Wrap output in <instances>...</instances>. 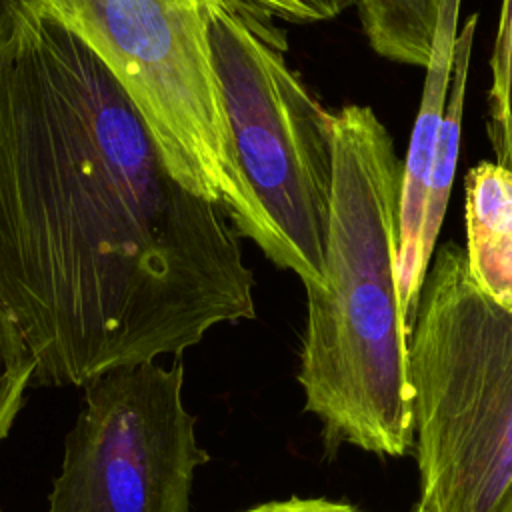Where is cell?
<instances>
[{
  "instance_id": "obj_1",
  "label": "cell",
  "mask_w": 512,
  "mask_h": 512,
  "mask_svg": "<svg viewBox=\"0 0 512 512\" xmlns=\"http://www.w3.org/2000/svg\"><path fill=\"white\" fill-rule=\"evenodd\" d=\"M240 238L96 54L32 6L0 46V308L34 380L86 386L252 320Z\"/></svg>"
},
{
  "instance_id": "obj_2",
  "label": "cell",
  "mask_w": 512,
  "mask_h": 512,
  "mask_svg": "<svg viewBox=\"0 0 512 512\" xmlns=\"http://www.w3.org/2000/svg\"><path fill=\"white\" fill-rule=\"evenodd\" d=\"M334 186L322 282L304 286L298 382L328 450L414 444L408 326L396 284L402 160L370 106L332 112Z\"/></svg>"
},
{
  "instance_id": "obj_3",
  "label": "cell",
  "mask_w": 512,
  "mask_h": 512,
  "mask_svg": "<svg viewBox=\"0 0 512 512\" xmlns=\"http://www.w3.org/2000/svg\"><path fill=\"white\" fill-rule=\"evenodd\" d=\"M420 512H512V310L454 242L430 262L408 334Z\"/></svg>"
},
{
  "instance_id": "obj_4",
  "label": "cell",
  "mask_w": 512,
  "mask_h": 512,
  "mask_svg": "<svg viewBox=\"0 0 512 512\" xmlns=\"http://www.w3.org/2000/svg\"><path fill=\"white\" fill-rule=\"evenodd\" d=\"M210 46L232 150L264 230V256L304 286L322 282L334 186V130L288 64L274 16L214 0Z\"/></svg>"
},
{
  "instance_id": "obj_5",
  "label": "cell",
  "mask_w": 512,
  "mask_h": 512,
  "mask_svg": "<svg viewBox=\"0 0 512 512\" xmlns=\"http://www.w3.org/2000/svg\"><path fill=\"white\" fill-rule=\"evenodd\" d=\"M302 22L290 0H246ZM214 0H34L78 36L124 88L168 168L192 192L226 208L258 248L264 230L240 176L210 46Z\"/></svg>"
},
{
  "instance_id": "obj_6",
  "label": "cell",
  "mask_w": 512,
  "mask_h": 512,
  "mask_svg": "<svg viewBox=\"0 0 512 512\" xmlns=\"http://www.w3.org/2000/svg\"><path fill=\"white\" fill-rule=\"evenodd\" d=\"M184 368H114L86 384L46 512H188L210 460L182 402Z\"/></svg>"
},
{
  "instance_id": "obj_7",
  "label": "cell",
  "mask_w": 512,
  "mask_h": 512,
  "mask_svg": "<svg viewBox=\"0 0 512 512\" xmlns=\"http://www.w3.org/2000/svg\"><path fill=\"white\" fill-rule=\"evenodd\" d=\"M462 0H440V12L434 32L430 60L420 98V108L410 134L406 158L402 160V188L398 212V252H396V284L402 314L408 330L412 328L422 286L426 282L428 264L422 260L420 238L426 208V188L440 124L446 112L450 88L454 46L458 38V18Z\"/></svg>"
},
{
  "instance_id": "obj_8",
  "label": "cell",
  "mask_w": 512,
  "mask_h": 512,
  "mask_svg": "<svg viewBox=\"0 0 512 512\" xmlns=\"http://www.w3.org/2000/svg\"><path fill=\"white\" fill-rule=\"evenodd\" d=\"M466 260L480 290L512 310V168L482 160L466 174Z\"/></svg>"
},
{
  "instance_id": "obj_9",
  "label": "cell",
  "mask_w": 512,
  "mask_h": 512,
  "mask_svg": "<svg viewBox=\"0 0 512 512\" xmlns=\"http://www.w3.org/2000/svg\"><path fill=\"white\" fill-rule=\"evenodd\" d=\"M476 26H478V14L472 12L464 20L454 46V64H452L448 98H446V112L440 124L434 158L430 166L424 224H422V238H420L422 260L428 266L436 250V240L444 222V214L448 208L450 190L456 174V162H458L460 138H462L460 134H462V118H464V98H466V84H468V70H470Z\"/></svg>"
},
{
  "instance_id": "obj_10",
  "label": "cell",
  "mask_w": 512,
  "mask_h": 512,
  "mask_svg": "<svg viewBox=\"0 0 512 512\" xmlns=\"http://www.w3.org/2000/svg\"><path fill=\"white\" fill-rule=\"evenodd\" d=\"M356 10L364 36L378 56L426 68L440 0H358Z\"/></svg>"
},
{
  "instance_id": "obj_11",
  "label": "cell",
  "mask_w": 512,
  "mask_h": 512,
  "mask_svg": "<svg viewBox=\"0 0 512 512\" xmlns=\"http://www.w3.org/2000/svg\"><path fill=\"white\" fill-rule=\"evenodd\" d=\"M490 70L486 134L496 162L512 168V0H502Z\"/></svg>"
},
{
  "instance_id": "obj_12",
  "label": "cell",
  "mask_w": 512,
  "mask_h": 512,
  "mask_svg": "<svg viewBox=\"0 0 512 512\" xmlns=\"http://www.w3.org/2000/svg\"><path fill=\"white\" fill-rule=\"evenodd\" d=\"M36 360L22 334L0 308V442L8 436L22 406L24 390L34 378Z\"/></svg>"
},
{
  "instance_id": "obj_13",
  "label": "cell",
  "mask_w": 512,
  "mask_h": 512,
  "mask_svg": "<svg viewBox=\"0 0 512 512\" xmlns=\"http://www.w3.org/2000/svg\"><path fill=\"white\" fill-rule=\"evenodd\" d=\"M244 512H364V510H360L350 502L330 500L324 496H314V498L290 496L286 500H272V502L258 504Z\"/></svg>"
},
{
  "instance_id": "obj_14",
  "label": "cell",
  "mask_w": 512,
  "mask_h": 512,
  "mask_svg": "<svg viewBox=\"0 0 512 512\" xmlns=\"http://www.w3.org/2000/svg\"><path fill=\"white\" fill-rule=\"evenodd\" d=\"M300 16L302 22H324L340 16L348 8H356L358 0H290Z\"/></svg>"
},
{
  "instance_id": "obj_15",
  "label": "cell",
  "mask_w": 512,
  "mask_h": 512,
  "mask_svg": "<svg viewBox=\"0 0 512 512\" xmlns=\"http://www.w3.org/2000/svg\"><path fill=\"white\" fill-rule=\"evenodd\" d=\"M32 6L34 0H0V46L14 36Z\"/></svg>"
},
{
  "instance_id": "obj_16",
  "label": "cell",
  "mask_w": 512,
  "mask_h": 512,
  "mask_svg": "<svg viewBox=\"0 0 512 512\" xmlns=\"http://www.w3.org/2000/svg\"><path fill=\"white\" fill-rule=\"evenodd\" d=\"M412 512H420V510H418V506H414V508H412Z\"/></svg>"
}]
</instances>
